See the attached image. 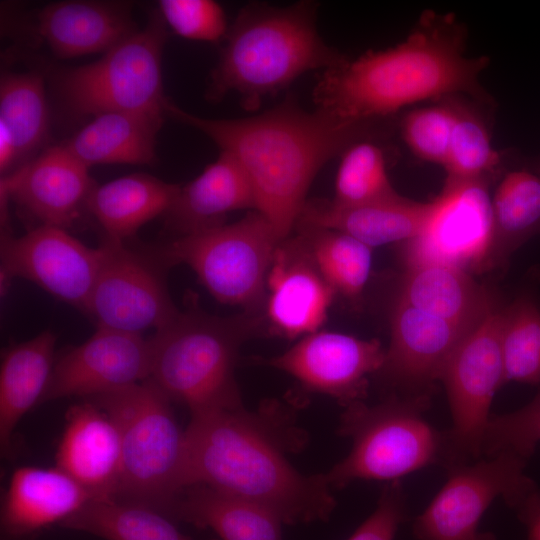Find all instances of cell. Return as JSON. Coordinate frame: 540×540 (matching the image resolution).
Wrapping results in <instances>:
<instances>
[{"instance_id":"60d3db41","label":"cell","mask_w":540,"mask_h":540,"mask_svg":"<svg viewBox=\"0 0 540 540\" xmlns=\"http://www.w3.org/2000/svg\"><path fill=\"white\" fill-rule=\"evenodd\" d=\"M503 500L525 526L526 540H540V489L537 484L526 476Z\"/></svg>"},{"instance_id":"4fadbf2b","label":"cell","mask_w":540,"mask_h":540,"mask_svg":"<svg viewBox=\"0 0 540 540\" xmlns=\"http://www.w3.org/2000/svg\"><path fill=\"white\" fill-rule=\"evenodd\" d=\"M527 463L502 453L448 469L444 485L413 521L415 539L496 540L479 531L481 518L497 497L504 499L521 483Z\"/></svg>"},{"instance_id":"d6a6232c","label":"cell","mask_w":540,"mask_h":540,"mask_svg":"<svg viewBox=\"0 0 540 540\" xmlns=\"http://www.w3.org/2000/svg\"><path fill=\"white\" fill-rule=\"evenodd\" d=\"M0 125L12 136L18 158L34 151L48 133L49 113L41 75L9 73L0 82Z\"/></svg>"},{"instance_id":"ffe728a7","label":"cell","mask_w":540,"mask_h":540,"mask_svg":"<svg viewBox=\"0 0 540 540\" xmlns=\"http://www.w3.org/2000/svg\"><path fill=\"white\" fill-rule=\"evenodd\" d=\"M65 418L56 466L93 498L115 499L121 471V439L115 422L90 402L71 406Z\"/></svg>"},{"instance_id":"277c9868","label":"cell","mask_w":540,"mask_h":540,"mask_svg":"<svg viewBox=\"0 0 540 540\" xmlns=\"http://www.w3.org/2000/svg\"><path fill=\"white\" fill-rule=\"evenodd\" d=\"M317 4L286 7L245 6L228 30L219 61L210 75L208 100L236 93L243 108L255 111L262 100L301 75L336 66L346 56L327 45L316 27Z\"/></svg>"},{"instance_id":"9c48e42d","label":"cell","mask_w":540,"mask_h":540,"mask_svg":"<svg viewBox=\"0 0 540 540\" xmlns=\"http://www.w3.org/2000/svg\"><path fill=\"white\" fill-rule=\"evenodd\" d=\"M165 22L156 12L147 25L86 65L61 71L56 87L72 115L164 110L162 85Z\"/></svg>"},{"instance_id":"83f0119b","label":"cell","mask_w":540,"mask_h":540,"mask_svg":"<svg viewBox=\"0 0 540 540\" xmlns=\"http://www.w3.org/2000/svg\"><path fill=\"white\" fill-rule=\"evenodd\" d=\"M56 336L45 330L11 345L0 367V446L4 456L12 449L14 430L21 418L41 402L54 365Z\"/></svg>"},{"instance_id":"4dcf8cb0","label":"cell","mask_w":540,"mask_h":540,"mask_svg":"<svg viewBox=\"0 0 540 540\" xmlns=\"http://www.w3.org/2000/svg\"><path fill=\"white\" fill-rule=\"evenodd\" d=\"M105 540H192L162 512L113 498H93L60 524Z\"/></svg>"},{"instance_id":"e575fe53","label":"cell","mask_w":540,"mask_h":540,"mask_svg":"<svg viewBox=\"0 0 540 540\" xmlns=\"http://www.w3.org/2000/svg\"><path fill=\"white\" fill-rule=\"evenodd\" d=\"M387 173L383 150L365 138L350 144L341 154L331 202L355 207L397 196Z\"/></svg>"},{"instance_id":"74e56055","label":"cell","mask_w":540,"mask_h":540,"mask_svg":"<svg viewBox=\"0 0 540 540\" xmlns=\"http://www.w3.org/2000/svg\"><path fill=\"white\" fill-rule=\"evenodd\" d=\"M539 442L540 392L520 409L490 416L483 435L481 457L504 453L528 461Z\"/></svg>"},{"instance_id":"f1b7e54d","label":"cell","mask_w":540,"mask_h":540,"mask_svg":"<svg viewBox=\"0 0 540 540\" xmlns=\"http://www.w3.org/2000/svg\"><path fill=\"white\" fill-rule=\"evenodd\" d=\"M172 517L198 528H209L221 540H283V522L274 513L205 484L185 488L175 503Z\"/></svg>"},{"instance_id":"2e32d148","label":"cell","mask_w":540,"mask_h":540,"mask_svg":"<svg viewBox=\"0 0 540 540\" xmlns=\"http://www.w3.org/2000/svg\"><path fill=\"white\" fill-rule=\"evenodd\" d=\"M149 339L97 327L80 345L54 362L41 402L72 396L97 397L145 381L150 376Z\"/></svg>"},{"instance_id":"52a82bcc","label":"cell","mask_w":540,"mask_h":540,"mask_svg":"<svg viewBox=\"0 0 540 540\" xmlns=\"http://www.w3.org/2000/svg\"><path fill=\"white\" fill-rule=\"evenodd\" d=\"M431 395L390 394L369 405L344 408L338 434L350 438L351 450L325 478L333 490L356 480L395 481L432 465L444 464L443 432L424 417Z\"/></svg>"},{"instance_id":"f35d334b","label":"cell","mask_w":540,"mask_h":540,"mask_svg":"<svg viewBox=\"0 0 540 540\" xmlns=\"http://www.w3.org/2000/svg\"><path fill=\"white\" fill-rule=\"evenodd\" d=\"M159 13L177 35L195 41L217 42L227 35L223 8L212 0H161Z\"/></svg>"},{"instance_id":"484cf974","label":"cell","mask_w":540,"mask_h":540,"mask_svg":"<svg viewBox=\"0 0 540 540\" xmlns=\"http://www.w3.org/2000/svg\"><path fill=\"white\" fill-rule=\"evenodd\" d=\"M397 301L466 330L473 329L494 304L471 274L437 264L407 268Z\"/></svg>"},{"instance_id":"8992f818","label":"cell","mask_w":540,"mask_h":540,"mask_svg":"<svg viewBox=\"0 0 540 540\" xmlns=\"http://www.w3.org/2000/svg\"><path fill=\"white\" fill-rule=\"evenodd\" d=\"M115 422L121 439V471L115 499L172 517L187 488L185 430L171 400L150 380L94 397Z\"/></svg>"},{"instance_id":"7bdbcfd3","label":"cell","mask_w":540,"mask_h":540,"mask_svg":"<svg viewBox=\"0 0 540 540\" xmlns=\"http://www.w3.org/2000/svg\"><path fill=\"white\" fill-rule=\"evenodd\" d=\"M529 168L540 175V158L534 161Z\"/></svg>"},{"instance_id":"b9f144b4","label":"cell","mask_w":540,"mask_h":540,"mask_svg":"<svg viewBox=\"0 0 540 540\" xmlns=\"http://www.w3.org/2000/svg\"><path fill=\"white\" fill-rule=\"evenodd\" d=\"M18 152L15 142L8 130L0 125V170L5 172L17 160Z\"/></svg>"},{"instance_id":"7c38bea8","label":"cell","mask_w":540,"mask_h":540,"mask_svg":"<svg viewBox=\"0 0 540 540\" xmlns=\"http://www.w3.org/2000/svg\"><path fill=\"white\" fill-rule=\"evenodd\" d=\"M103 261L85 313L97 327L142 335L179 313L165 281L167 268L152 252L105 239Z\"/></svg>"},{"instance_id":"e0dca14e","label":"cell","mask_w":540,"mask_h":540,"mask_svg":"<svg viewBox=\"0 0 540 540\" xmlns=\"http://www.w3.org/2000/svg\"><path fill=\"white\" fill-rule=\"evenodd\" d=\"M336 293L294 232L283 239L266 280L264 322L269 330L296 339L321 330Z\"/></svg>"},{"instance_id":"5b68a950","label":"cell","mask_w":540,"mask_h":540,"mask_svg":"<svg viewBox=\"0 0 540 540\" xmlns=\"http://www.w3.org/2000/svg\"><path fill=\"white\" fill-rule=\"evenodd\" d=\"M263 314L220 317L204 311L195 293L149 338L150 379L192 414L243 406L235 379L242 344L260 332Z\"/></svg>"},{"instance_id":"836d02e7","label":"cell","mask_w":540,"mask_h":540,"mask_svg":"<svg viewBox=\"0 0 540 540\" xmlns=\"http://www.w3.org/2000/svg\"><path fill=\"white\" fill-rule=\"evenodd\" d=\"M500 345L504 382L540 384V307L523 295L502 308Z\"/></svg>"},{"instance_id":"ac0fdd59","label":"cell","mask_w":540,"mask_h":540,"mask_svg":"<svg viewBox=\"0 0 540 540\" xmlns=\"http://www.w3.org/2000/svg\"><path fill=\"white\" fill-rule=\"evenodd\" d=\"M471 330L396 301L390 343L378 374L399 389L397 395L432 396L434 383Z\"/></svg>"},{"instance_id":"3957f363","label":"cell","mask_w":540,"mask_h":540,"mask_svg":"<svg viewBox=\"0 0 540 540\" xmlns=\"http://www.w3.org/2000/svg\"><path fill=\"white\" fill-rule=\"evenodd\" d=\"M165 114L208 136L243 169L254 191L256 210L281 239L291 235L314 178L332 158L368 135L366 124H351L301 108L292 98L260 114L211 119L170 100Z\"/></svg>"},{"instance_id":"44dd1931","label":"cell","mask_w":540,"mask_h":540,"mask_svg":"<svg viewBox=\"0 0 540 540\" xmlns=\"http://www.w3.org/2000/svg\"><path fill=\"white\" fill-rule=\"evenodd\" d=\"M91 499L89 491L57 466L18 468L2 501V535L5 540H28L61 524Z\"/></svg>"},{"instance_id":"f546056e","label":"cell","mask_w":540,"mask_h":540,"mask_svg":"<svg viewBox=\"0 0 540 540\" xmlns=\"http://www.w3.org/2000/svg\"><path fill=\"white\" fill-rule=\"evenodd\" d=\"M491 268L503 265L530 238L540 235V175L522 167L507 172L492 197Z\"/></svg>"},{"instance_id":"1f68e13d","label":"cell","mask_w":540,"mask_h":540,"mask_svg":"<svg viewBox=\"0 0 540 540\" xmlns=\"http://www.w3.org/2000/svg\"><path fill=\"white\" fill-rule=\"evenodd\" d=\"M293 232L303 239L334 292L351 301L359 300L369 278L372 248L325 227L298 223Z\"/></svg>"},{"instance_id":"9a60e30c","label":"cell","mask_w":540,"mask_h":540,"mask_svg":"<svg viewBox=\"0 0 540 540\" xmlns=\"http://www.w3.org/2000/svg\"><path fill=\"white\" fill-rule=\"evenodd\" d=\"M385 354L377 339L318 330L267 363L292 376L309 392L328 395L345 408L364 401L369 376L381 370Z\"/></svg>"},{"instance_id":"d6986e66","label":"cell","mask_w":540,"mask_h":540,"mask_svg":"<svg viewBox=\"0 0 540 540\" xmlns=\"http://www.w3.org/2000/svg\"><path fill=\"white\" fill-rule=\"evenodd\" d=\"M95 186L89 167L63 144L2 180L1 195L13 199L38 225L67 229L87 209Z\"/></svg>"},{"instance_id":"ab89813d","label":"cell","mask_w":540,"mask_h":540,"mask_svg":"<svg viewBox=\"0 0 540 540\" xmlns=\"http://www.w3.org/2000/svg\"><path fill=\"white\" fill-rule=\"evenodd\" d=\"M406 513V495L402 482H386L376 508L348 540H394L406 519Z\"/></svg>"},{"instance_id":"7402d4cb","label":"cell","mask_w":540,"mask_h":540,"mask_svg":"<svg viewBox=\"0 0 540 540\" xmlns=\"http://www.w3.org/2000/svg\"><path fill=\"white\" fill-rule=\"evenodd\" d=\"M38 30L59 58L106 52L137 31L129 5L61 1L38 14Z\"/></svg>"},{"instance_id":"5bb4252c","label":"cell","mask_w":540,"mask_h":540,"mask_svg":"<svg viewBox=\"0 0 540 540\" xmlns=\"http://www.w3.org/2000/svg\"><path fill=\"white\" fill-rule=\"evenodd\" d=\"M103 257L102 244L89 247L61 227L37 225L19 237L4 234L1 285L23 278L85 312Z\"/></svg>"},{"instance_id":"d4e9b609","label":"cell","mask_w":540,"mask_h":540,"mask_svg":"<svg viewBox=\"0 0 540 540\" xmlns=\"http://www.w3.org/2000/svg\"><path fill=\"white\" fill-rule=\"evenodd\" d=\"M164 115L163 110L99 114L64 145L88 167L149 165L156 160V140Z\"/></svg>"},{"instance_id":"4316f807","label":"cell","mask_w":540,"mask_h":540,"mask_svg":"<svg viewBox=\"0 0 540 540\" xmlns=\"http://www.w3.org/2000/svg\"><path fill=\"white\" fill-rule=\"evenodd\" d=\"M180 185L147 174H131L91 192L87 210L106 234V239L126 242L147 222L167 214Z\"/></svg>"},{"instance_id":"6da1fadb","label":"cell","mask_w":540,"mask_h":540,"mask_svg":"<svg viewBox=\"0 0 540 540\" xmlns=\"http://www.w3.org/2000/svg\"><path fill=\"white\" fill-rule=\"evenodd\" d=\"M465 38L453 16L424 13L403 42L322 71L313 90L316 109L341 122L371 125L426 100L463 95L489 104L479 82L489 59L467 56Z\"/></svg>"},{"instance_id":"8fae6325","label":"cell","mask_w":540,"mask_h":540,"mask_svg":"<svg viewBox=\"0 0 540 540\" xmlns=\"http://www.w3.org/2000/svg\"><path fill=\"white\" fill-rule=\"evenodd\" d=\"M489 180L446 177L422 229L402 243L405 269L437 264L471 274L491 268L494 223Z\"/></svg>"},{"instance_id":"ba28073f","label":"cell","mask_w":540,"mask_h":540,"mask_svg":"<svg viewBox=\"0 0 540 540\" xmlns=\"http://www.w3.org/2000/svg\"><path fill=\"white\" fill-rule=\"evenodd\" d=\"M282 240L263 215L250 211L236 222L179 236L151 252L167 268L190 267L218 302L263 314L267 275Z\"/></svg>"},{"instance_id":"cb8c5ba5","label":"cell","mask_w":540,"mask_h":540,"mask_svg":"<svg viewBox=\"0 0 540 540\" xmlns=\"http://www.w3.org/2000/svg\"><path fill=\"white\" fill-rule=\"evenodd\" d=\"M256 210L251 183L239 164L220 152L196 178L181 186L168 211L169 226L179 236L225 223L227 214Z\"/></svg>"},{"instance_id":"7a4b0ae2","label":"cell","mask_w":540,"mask_h":540,"mask_svg":"<svg viewBox=\"0 0 540 540\" xmlns=\"http://www.w3.org/2000/svg\"><path fill=\"white\" fill-rule=\"evenodd\" d=\"M279 413L241 406L192 414L185 429L187 487L235 494L286 524L327 520L336 505L333 489L324 473L302 474L290 463L296 430Z\"/></svg>"},{"instance_id":"603a6c76","label":"cell","mask_w":540,"mask_h":540,"mask_svg":"<svg viewBox=\"0 0 540 540\" xmlns=\"http://www.w3.org/2000/svg\"><path fill=\"white\" fill-rule=\"evenodd\" d=\"M431 206L432 201H413L399 194L355 207H339L329 200L313 199L305 203L297 224L337 230L374 248L414 238L425 224Z\"/></svg>"},{"instance_id":"30bf717a","label":"cell","mask_w":540,"mask_h":540,"mask_svg":"<svg viewBox=\"0 0 540 540\" xmlns=\"http://www.w3.org/2000/svg\"><path fill=\"white\" fill-rule=\"evenodd\" d=\"M501 320L502 309L494 303L463 338L442 371L440 381L446 389L452 419L451 426L443 431L446 470L481 458L491 403L505 384Z\"/></svg>"},{"instance_id":"8d00e7d4","label":"cell","mask_w":540,"mask_h":540,"mask_svg":"<svg viewBox=\"0 0 540 540\" xmlns=\"http://www.w3.org/2000/svg\"><path fill=\"white\" fill-rule=\"evenodd\" d=\"M456 96L412 109L402 117V138L417 158L444 168L456 116Z\"/></svg>"},{"instance_id":"d590c367","label":"cell","mask_w":540,"mask_h":540,"mask_svg":"<svg viewBox=\"0 0 540 540\" xmlns=\"http://www.w3.org/2000/svg\"><path fill=\"white\" fill-rule=\"evenodd\" d=\"M465 97L455 98L456 116L444 169L449 178L490 179L499 170L502 155L494 149L479 109Z\"/></svg>"}]
</instances>
